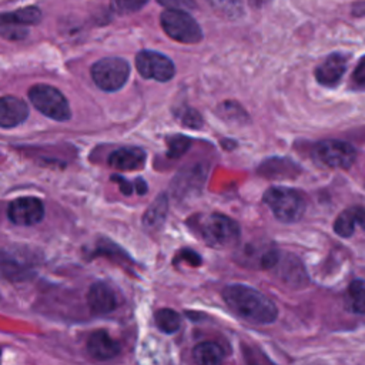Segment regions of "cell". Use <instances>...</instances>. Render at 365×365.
<instances>
[{"instance_id": "6da1fadb", "label": "cell", "mask_w": 365, "mask_h": 365, "mask_svg": "<svg viewBox=\"0 0 365 365\" xmlns=\"http://www.w3.org/2000/svg\"><path fill=\"white\" fill-rule=\"evenodd\" d=\"M222 298L232 312L251 324H271L278 317L275 304L252 287L230 284L222 289Z\"/></svg>"}, {"instance_id": "7a4b0ae2", "label": "cell", "mask_w": 365, "mask_h": 365, "mask_svg": "<svg viewBox=\"0 0 365 365\" xmlns=\"http://www.w3.org/2000/svg\"><path fill=\"white\" fill-rule=\"evenodd\" d=\"M187 224H190L207 245L214 248L232 247L241 234L238 222L220 212L194 215Z\"/></svg>"}, {"instance_id": "3957f363", "label": "cell", "mask_w": 365, "mask_h": 365, "mask_svg": "<svg viewBox=\"0 0 365 365\" xmlns=\"http://www.w3.org/2000/svg\"><path fill=\"white\" fill-rule=\"evenodd\" d=\"M262 201L272 211L274 217L285 224L299 221L305 212V200L294 188L271 187L264 192Z\"/></svg>"}, {"instance_id": "277c9868", "label": "cell", "mask_w": 365, "mask_h": 365, "mask_svg": "<svg viewBox=\"0 0 365 365\" xmlns=\"http://www.w3.org/2000/svg\"><path fill=\"white\" fill-rule=\"evenodd\" d=\"M29 100L46 117L56 121H68L71 117L64 94L50 84H36L29 90Z\"/></svg>"}, {"instance_id": "5b68a950", "label": "cell", "mask_w": 365, "mask_h": 365, "mask_svg": "<svg viewBox=\"0 0 365 365\" xmlns=\"http://www.w3.org/2000/svg\"><path fill=\"white\" fill-rule=\"evenodd\" d=\"M164 33L184 44H195L202 40V30L195 19L185 10H165L160 16Z\"/></svg>"}, {"instance_id": "8992f818", "label": "cell", "mask_w": 365, "mask_h": 365, "mask_svg": "<svg viewBox=\"0 0 365 365\" xmlns=\"http://www.w3.org/2000/svg\"><path fill=\"white\" fill-rule=\"evenodd\" d=\"M91 78L103 91H117L123 88L130 76V64L121 57H104L91 67Z\"/></svg>"}, {"instance_id": "52a82bcc", "label": "cell", "mask_w": 365, "mask_h": 365, "mask_svg": "<svg viewBox=\"0 0 365 365\" xmlns=\"http://www.w3.org/2000/svg\"><path fill=\"white\" fill-rule=\"evenodd\" d=\"M135 67L141 77L161 83L170 81L175 74L173 60L154 50H141L135 56Z\"/></svg>"}, {"instance_id": "ba28073f", "label": "cell", "mask_w": 365, "mask_h": 365, "mask_svg": "<svg viewBox=\"0 0 365 365\" xmlns=\"http://www.w3.org/2000/svg\"><path fill=\"white\" fill-rule=\"evenodd\" d=\"M314 154L319 163L331 168L348 170L356 160V150L341 140H325L315 145Z\"/></svg>"}, {"instance_id": "9c48e42d", "label": "cell", "mask_w": 365, "mask_h": 365, "mask_svg": "<svg viewBox=\"0 0 365 365\" xmlns=\"http://www.w3.org/2000/svg\"><path fill=\"white\" fill-rule=\"evenodd\" d=\"M7 217L16 225L30 227L44 218V205L37 197H20L9 204Z\"/></svg>"}, {"instance_id": "30bf717a", "label": "cell", "mask_w": 365, "mask_h": 365, "mask_svg": "<svg viewBox=\"0 0 365 365\" xmlns=\"http://www.w3.org/2000/svg\"><path fill=\"white\" fill-rule=\"evenodd\" d=\"M348 57L344 53H331L319 66H317L314 76L315 80L325 87L336 86L346 71Z\"/></svg>"}, {"instance_id": "8fae6325", "label": "cell", "mask_w": 365, "mask_h": 365, "mask_svg": "<svg viewBox=\"0 0 365 365\" xmlns=\"http://www.w3.org/2000/svg\"><path fill=\"white\" fill-rule=\"evenodd\" d=\"M208 167L205 164H192L190 167L182 168L173 180V192L177 195H182L191 191L201 190Z\"/></svg>"}, {"instance_id": "7c38bea8", "label": "cell", "mask_w": 365, "mask_h": 365, "mask_svg": "<svg viewBox=\"0 0 365 365\" xmlns=\"http://www.w3.org/2000/svg\"><path fill=\"white\" fill-rule=\"evenodd\" d=\"M29 117L27 104L16 96L0 97V127L13 128L23 124Z\"/></svg>"}, {"instance_id": "4fadbf2b", "label": "cell", "mask_w": 365, "mask_h": 365, "mask_svg": "<svg viewBox=\"0 0 365 365\" xmlns=\"http://www.w3.org/2000/svg\"><path fill=\"white\" fill-rule=\"evenodd\" d=\"M87 304L93 314L106 315L115 309L117 299L110 285L104 282H96L87 292Z\"/></svg>"}, {"instance_id": "5bb4252c", "label": "cell", "mask_w": 365, "mask_h": 365, "mask_svg": "<svg viewBox=\"0 0 365 365\" xmlns=\"http://www.w3.org/2000/svg\"><path fill=\"white\" fill-rule=\"evenodd\" d=\"M145 151L140 147H120L110 153L107 161L111 167L121 171L140 170L145 164Z\"/></svg>"}, {"instance_id": "9a60e30c", "label": "cell", "mask_w": 365, "mask_h": 365, "mask_svg": "<svg viewBox=\"0 0 365 365\" xmlns=\"http://www.w3.org/2000/svg\"><path fill=\"white\" fill-rule=\"evenodd\" d=\"M120 349V344L113 339L104 329H98L88 336L87 351L93 358L98 361H106L117 356Z\"/></svg>"}, {"instance_id": "2e32d148", "label": "cell", "mask_w": 365, "mask_h": 365, "mask_svg": "<svg viewBox=\"0 0 365 365\" xmlns=\"http://www.w3.org/2000/svg\"><path fill=\"white\" fill-rule=\"evenodd\" d=\"M301 173L297 163L285 157H271L258 167V174L264 178H295Z\"/></svg>"}, {"instance_id": "e0dca14e", "label": "cell", "mask_w": 365, "mask_h": 365, "mask_svg": "<svg viewBox=\"0 0 365 365\" xmlns=\"http://www.w3.org/2000/svg\"><path fill=\"white\" fill-rule=\"evenodd\" d=\"M355 227L365 230V208L362 205H354L344 210L334 222V231L342 238L352 237Z\"/></svg>"}, {"instance_id": "ac0fdd59", "label": "cell", "mask_w": 365, "mask_h": 365, "mask_svg": "<svg viewBox=\"0 0 365 365\" xmlns=\"http://www.w3.org/2000/svg\"><path fill=\"white\" fill-rule=\"evenodd\" d=\"M41 20V11L36 6H27L14 11L0 14V27L1 26H19L26 27L37 24Z\"/></svg>"}, {"instance_id": "d6986e66", "label": "cell", "mask_w": 365, "mask_h": 365, "mask_svg": "<svg viewBox=\"0 0 365 365\" xmlns=\"http://www.w3.org/2000/svg\"><path fill=\"white\" fill-rule=\"evenodd\" d=\"M167 211H168V198L163 192L151 202V205L144 212L143 225L147 230H158L165 221Z\"/></svg>"}, {"instance_id": "ffe728a7", "label": "cell", "mask_w": 365, "mask_h": 365, "mask_svg": "<svg viewBox=\"0 0 365 365\" xmlns=\"http://www.w3.org/2000/svg\"><path fill=\"white\" fill-rule=\"evenodd\" d=\"M27 275H30V269L26 264L9 252L0 251V278L9 281H20Z\"/></svg>"}, {"instance_id": "44dd1931", "label": "cell", "mask_w": 365, "mask_h": 365, "mask_svg": "<svg viewBox=\"0 0 365 365\" xmlns=\"http://www.w3.org/2000/svg\"><path fill=\"white\" fill-rule=\"evenodd\" d=\"M192 358L197 365H222L224 355L218 344L205 341L194 346Z\"/></svg>"}, {"instance_id": "7402d4cb", "label": "cell", "mask_w": 365, "mask_h": 365, "mask_svg": "<svg viewBox=\"0 0 365 365\" xmlns=\"http://www.w3.org/2000/svg\"><path fill=\"white\" fill-rule=\"evenodd\" d=\"M345 307L352 314H365V281L354 279L345 295Z\"/></svg>"}, {"instance_id": "603a6c76", "label": "cell", "mask_w": 365, "mask_h": 365, "mask_svg": "<svg viewBox=\"0 0 365 365\" xmlns=\"http://www.w3.org/2000/svg\"><path fill=\"white\" fill-rule=\"evenodd\" d=\"M154 322L157 328L164 334H174L181 327L180 315L170 308H161L154 314Z\"/></svg>"}, {"instance_id": "cb8c5ba5", "label": "cell", "mask_w": 365, "mask_h": 365, "mask_svg": "<svg viewBox=\"0 0 365 365\" xmlns=\"http://www.w3.org/2000/svg\"><path fill=\"white\" fill-rule=\"evenodd\" d=\"M211 9L224 19H238L244 13L242 0H208Z\"/></svg>"}, {"instance_id": "d4e9b609", "label": "cell", "mask_w": 365, "mask_h": 365, "mask_svg": "<svg viewBox=\"0 0 365 365\" xmlns=\"http://www.w3.org/2000/svg\"><path fill=\"white\" fill-rule=\"evenodd\" d=\"M284 262V271H282V278L288 284H301L302 279L307 277L305 269L301 264V261L294 257V255H287Z\"/></svg>"}, {"instance_id": "484cf974", "label": "cell", "mask_w": 365, "mask_h": 365, "mask_svg": "<svg viewBox=\"0 0 365 365\" xmlns=\"http://www.w3.org/2000/svg\"><path fill=\"white\" fill-rule=\"evenodd\" d=\"M165 141H167V155L170 158H178L184 155L192 144V140L184 134L168 135Z\"/></svg>"}, {"instance_id": "4316f807", "label": "cell", "mask_w": 365, "mask_h": 365, "mask_svg": "<svg viewBox=\"0 0 365 365\" xmlns=\"http://www.w3.org/2000/svg\"><path fill=\"white\" fill-rule=\"evenodd\" d=\"M218 115L221 118H225V120H231L234 123H241L244 124L248 118L247 113L242 110V107H240L237 103L234 101H225L222 103L218 110H217Z\"/></svg>"}, {"instance_id": "83f0119b", "label": "cell", "mask_w": 365, "mask_h": 365, "mask_svg": "<svg viewBox=\"0 0 365 365\" xmlns=\"http://www.w3.org/2000/svg\"><path fill=\"white\" fill-rule=\"evenodd\" d=\"M177 117L180 118L181 124L188 128H200L202 125L201 114L192 107H181L177 110Z\"/></svg>"}, {"instance_id": "f1b7e54d", "label": "cell", "mask_w": 365, "mask_h": 365, "mask_svg": "<svg viewBox=\"0 0 365 365\" xmlns=\"http://www.w3.org/2000/svg\"><path fill=\"white\" fill-rule=\"evenodd\" d=\"M147 1L148 0H110V4L117 14H130L143 9Z\"/></svg>"}, {"instance_id": "f546056e", "label": "cell", "mask_w": 365, "mask_h": 365, "mask_svg": "<svg viewBox=\"0 0 365 365\" xmlns=\"http://www.w3.org/2000/svg\"><path fill=\"white\" fill-rule=\"evenodd\" d=\"M351 81L352 86H355L356 88H365V56H362L355 66Z\"/></svg>"}, {"instance_id": "4dcf8cb0", "label": "cell", "mask_w": 365, "mask_h": 365, "mask_svg": "<svg viewBox=\"0 0 365 365\" xmlns=\"http://www.w3.org/2000/svg\"><path fill=\"white\" fill-rule=\"evenodd\" d=\"M0 34L9 40H21L27 36V29L19 26H1Z\"/></svg>"}, {"instance_id": "1f68e13d", "label": "cell", "mask_w": 365, "mask_h": 365, "mask_svg": "<svg viewBox=\"0 0 365 365\" xmlns=\"http://www.w3.org/2000/svg\"><path fill=\"white\" fill-rule=\"evenodd\" d=\"M161 6H164L167 10H190L195 7L194 0H157Z\"/></svg>"}, {"instance_id": "d6a6232c", "label": "cell", "mask_w": 365, "mask_h": 365, "mask_svg": "<svg viewBox=\"0 0 365 365\" xmlns=\"http://www.w3.org/2000/svg\"><path fill=\"white\" fill-rule=\"evenodd\" d=\"M180 259H184L185 262H188V264L192 265V267L201 265V257H200L195 251H192V250H181L180 254L175 257L174 261L177 262V261H180Z\"/></svg>"}, {"instance_id": "836d02e7", "label": "cell", "mask_w": 365, "mask_h": 365, "mask_svg": "<svg viewBox=\"0 0 365 365\" xmlns=\"http://www.w3.org/2000/svg\"><path fill=\"white\" fill-rule=\"evenodd\" d=\"M111 181H114V182L118 184V187H120V190H121V192H123L124 195H131V192L134 191V184L130 182L128 180H125L124 177L118 175V174H113V175H111Z\"/></svg>"}, {"instance_id": "e575fe53", "label": "cell", "mask_w": 365, "mask_h": 365, "mask_svg": "<svg viewBox=\"0 0 365 365\" xmlns=\"http://www.w3.org/2000/svg\"><path fill=\"white\" fill-rule=\"evenodd\" d=\"M242 361H244V365H262V362L258 358V354L250 346H244V345H242Z\"/></svg>"}, {"instance_id": "d590c367", "label": "cell", "mask_w": 365, "mask_h": 365, "mask_svg": "<svg viewBox=\"0 0 365 365\" xmlns=\"http://www.w3.org/2000/svg\"><path fill=\"white\" fill-rule=\"evenodd\" d=\"M352 14H354L355 17H361V19L365 17V0H361V1L354 3V6H352Z\"/></svg>"}, {"instance_id": "8d00e7d4", "label": "cell", "mask_w": 365, "mask_h": 365, "mask_svg": "<svg viewBox=\"0 0 365 365\" xmlns=\"http://www.w3.org/2000/svg\"><path fill=\"white\" fill-rule=\"evenodd\" d=\"M147 182L141 178V177H138L135 181H134V190L137 191V194H140V195H144L145 192H147Z\"/></svg>"}, {"instance_id": "74e56055", "label": "cell", "mask_w": 365, "mask_h": 365, "mask_svg": "<svg viewBox=\"0 0 365 365\" xmlns=\"http://www.w3.org/2000/svg\"><path fill=\"white\" fill-rule=\"evenodd\" d=\"M269 0H248V4L252 7V9H261L264 7Z\"/></svg>"}]
</instances>
